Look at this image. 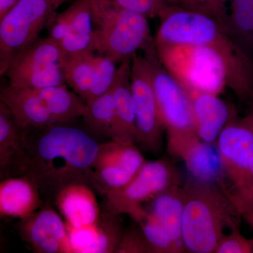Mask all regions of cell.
Here are the masks:
<instances>
[{
    "label": "cell",
    "instance_id": "obj_38",
    "mask_svg": "<svg viewBox=\"0 0 253 253\" xmlns=\"http://www.w3.org/2000/svg\"><path fill=\"white\" fill-rule=\"evenodd\" d=\"M250 172H251V180H252L253 187V156L251 159V165H250Z\"/></svg>",
    "mask_w": 253,
    "mask_h": 253
},
{
    "label": "cell",
    "instance_id": "obj_7",
    "mask_svg": "<svg viewBox=\"0 0 253 253\" xmlns=\"http://www.w3.org/2000/svg\"><path fill=\"white\" fill-rule=\"evenodd\" d=\"M69 0H19L0 21V76L20 52L41 38L43 30Z\"/></svg>",
    "mask_w": 253,
    "mask_h": 253
},
{
    "label": "cell",
    "instance_id": "obj_34",
    "mask_svg": "<svg viewBox=\"0 0 253 253\" xmlns=\"http://www.w3.org/2000/svg\"><path fill=\"white\" fill-rule=\"evenodd\" d=\"M124 9L144 15L148 18L158 17L168 4L166 0H113Z\"/></svg>",
    "mask_w": 253,
    "mask_h": 253
},
{
    "label": "cell",
    "instance_id": "obj_3",
    "mask_svg": "<svg viewBox=\"0 0 253 253\" xmlns=\"http://www.w3.org/2000/svg\"><path fill=\"white\" fill-rule=\"evenodd\" d=\"M182 240L186 252L214 253L225 227L241 217L220 186L189 179L182 186Z\"/></svg>",
    "mask_w": 253,
    "mask_h": 253
},
{
    "label": "cell",
    "instance_id": "obj_13",
    "mask_svg": "<svg viewBox=\"0 0 253 253\" xmlns=\"http://www.w3.org/2000/svg\"><path fill=\"white\" fill-rule=\"evenodd\" d=\"M18 229L23 241L36 253H74L66 224L48 203L29 217L21 219Z\"/></svg>",
    "mask_w": 253,
    "mask_h": 253
},
{
    "label": "cell",
    "instance_id": "obj_11",
    "mask_svg": "<svg viewBox=\"0 0 253 253\" xmlns=\"http://www.w3.org/2000/svg\"><path fill=\"white\" fill-rule=\"evenodd\" d=\"M131 87L135 110L136 143L151 154L163 148L166 132L153 83L152 72L144 54L131 59Z\"/></svg>",
    "mask_w": 253,
    "mask_h": 253
},
{
    "label": "cell",
    "instance_id": "obj_22",
    "mask_svg": "<svg viewBox=\"0 0 253 253\" xmlns=\"http://www.w3.org/2000/svg\"><path fill=\"white\" fill-rule=\"evenodd\" d=\"M224 28L234 42L253 59V0H231Z\"/></svg>",
    "mask_w": 253,
    "mask_h": 253
},
{
    "label": "cell",
    "instance_id": "obj_36",
    "mask_svg": "<svg viewBox=\"0 0 253 253\" xmlns=\"http://www.w3.org/2000/svg\"><path fill=\"white\" fill-rule=\"evenodd\" d=\"M19 0H0V21L11 11Z\"/></svg>",
    "mask_w": 253,
    "mask_h": 253
},
{
    "label": "cell",
    "instance_id": "obj_24",
    "mask_svg": "<svg viewBox=\"0 0 253 253\" xmlns=\"http://www.w3.org/2000/svg\"><path fill=\"white\" fill-rule=\"evenodd\" d=\"M95 55L92 53L65 58L61 65L66 84L85 103L94 83Z\"/></svg>",
    "mask_w": 253,
    "mask_h": 253
},
{
    "label": "cell",
    "instance_id": "obj_33",
    "mask_svg": "<svg viewBox=\"0 0 253 253\" xmlns=\"http://www.w3.org/2000/svg\"><path fill=\"white\" fill-rule=\"evenodd\" d=\"M66 224L73 252L85 253L97 237V224L85 227H74Z\"/></svg>",
    "mask_w": 253,
    "mask_h": 253
},
{
    "label": "cell",
    "instance_id": "obj_1",
    "mask_svg": "<svg viewBox=\"0 0 253 253\" xmlns=\"http://www.w3.org/2000/svg\"><path fill=\"white\" fill-rule=\"evenodd\" d=\"M99 144L70 124L26 129L24 149L16 176H27L46 199H56L67 186H91V168Z\"/></svg>",
    "mask_w": 253,
    "mask_h": 253
},
{
    "label": "cell",
    "instance_id": "obj_29",
    "mask_svg": "<svg viewBox=\"0 0 253 253\" xmlns=\"http://www.w3.org/2000/svg\"><path fill=\"white\" fill-rule=\"evenodd\" d=\"M59 42L65 58L96 52L94 32L91 33H68Z\"/></svg>",
    "mask_w": 253,
    "mask_h": 253
},
{
    "label": "cell",
    "instance_id": "obj_39",
    "mask_svg": "<svg viewBox=\"0 0 253 253\" xmlns=\"http://www.w3.org/2000/svg\"><path fill=\"white\" fill-rule=\"evenodd\" d=\"M179 1H180V0H166L168 4L170 5H176V6H179Z\"/></svg>",
    "mask_w": 253,
    "mask_h": 253
},
{
    "label": "cell",
    "instance_id": "obj_20",
    "mask_svg": "<svg viewBox=\"0 0 253 253\" xmlns=\"http://www.w3.org/2000/svg\"><path fill=\"white\" fill-rule=\"evenodd\" d=\"M181 160L195 180L220 186L226 191L224 166L216 144L201 140L187 150Z\"/></svg>",
    "mask_w": 253,
    "mask_h": 253
},
{
    "label": "cell",
    "instance_id": "obj_2",
    "mask_svg": "<svg viewBox=\"0 0 253 253\" xmlns=\"http://www.w3.org/2000/svg\"><path fill=\"white\" fill-rule=\"evenodd\" d=\"M156 45L208 46L225 68L226 86L244 104L253 103V59L234 42L224 25L204 13L168 5L158 15Z\"/></svg>",
    "mask_w": 253,
    "mask_h": 253
},
{
    "label": "cell",
    "instance_id": "obj_14",
    "mask_svg": "<svg viewBox=\"0 0 253 253\" xmlns=\"http://www.w3.org/2000/svg\"><path fill=\"white\" fill-rule=\"evenodd\" d=\"M0 101L11 110L16 121L25 129H43L58 126L49 104L37 89L3 86Z\"/></svg>",
    "mask_w": 253,
    "mask_h": 253
},
{
    "label": "cell",
    "instance_id": "obj_9",
    "mask_svg": "<svg viewBox=\"0 0 253 253\" xmlns=\"http://www.w3.org/2000/svg\"><path fill=\"white\" fill-rule=\"evenodd\" d=\"M180 185V176L166 159L144 163L126 186L106 195L105 210L116 214H127L138 221L146 209L143 204L173 186Z\"/></svg>",
    "mask_w": 253,
    "mask_h": 253
},
{
    "label": "cell",
    "instance_id": "obj_28",
    "mask_svg": "<svg viewBox=\"0 0 253 253\" xmlns=\"http://www.w3.org/2000/svg\"><path fill=\"white\" fill-rule=\"evenodd\" d=\"M116 61L104 55H95L94 83L86 103L111 90L117 73L118 67L116 66Z\"/></svg>",
    "mask_w": 253,
    "mask_h": 253
},
{
    "label": "cell",
    "instance_id": "obj_12",
    "mask_svg": "<svg viewBox=\"0 0 253 253\" xmlns=\"http://www.w3.org/2000/svg\"><path fill=\"white\" fill-rule=\"evenodd\" d=\"M145 163L135 144L111 140L99 144L91 168V186L103 195L121 189L134 177Z\"/></svg>",
    "mask_w": 253,
    "mask_h": 253
},
{
    "label": "cell",
    "instance_id": "obj_5",
    "mask_svg": "<svg viewBox=\"0 0 253 253\" xmlns=\"http://www.w3.org/2000/svg\"><path fill=\"white\" fill-rule=\"evenodd\" d=\"M94 25L95 49L116 63L131 60L154 41L148 18L113 0H88Z\"/></svg>",
    "mask_w": 253,
    "mask_h": 253
},
{
    "label": "cell",
    "instance_id": "obj_15",
    "mask_svg": "<svg viewBox=\"0 0 253 253\" xmlns=\"http://www.w3.org/2000/svg\"><path fill=\"white\" fill-rule=\"evenodd\" d=\"M192 99L200 140L216 144L221 131L237 116L236 109L212 93L187 91Z\"/></svg>",
    "mask_w": 253,
    "mask_h": 253
},
{
    "label": "cell",
    "instance_id": "obj_19",
    "mask_svg": "<svg viewBox=\"0 0 253 253\" xmlns=\"http://www.w3.org/2000/svg\"><path fill=\"white\" fill-rule=\"evenodd\" d=\"M26 131L18 124L11 110L0 101L1 177L16 176L24 149Z\"/></svg>",
    "mask_w": 253,
    "mask_h": 253
},
{
    "label": "cell",
    "instance_id": "obj_25",
    "mask_svg": "<svg viewBox=\"0 0 253 253\" xmlns=\"http://www.w3.org/2000/svg\"><path fill=\"white\" fill-rule=\"evenodd\" d=\"M82 118L91 131L111 140L116 125V111L111 89L86 103Z\"/></svg>",
    "mask_w": 253,
    "mask_h": 253
},
{
    "label": "cell",
    "instance_id": "obj_10",
    "mask_svg": "<svg viewBox=\"0 0 253 253\" xmlns=\"http://www.w3.org/2000/svg\"><path fill=\"white\" fill-rule=\"evenodd\" d=\"M226 177L232 191L227 196L233 204L253 201L250 165L253 156V130L243 118L231 120L216 142Z\"/></svg>",
    "mask_w": 253,
    "mask_h": 253
},
{
    "label": "cell",
    "instance_id": "obj_4",
    "mask_svg": "<svg viewBox=\"0 0 253 253\" xmlns=\"http://www.w3.org/2000/svg\"><path fill=\"white\" fill-rule=\"evenodd\" d=\"M143 51L152 72L155 92L167 136L168 151L181 159L187 150L200 140L192 99L161 63L154 41Z\"/></svg>",
    "mask_w": 253,
    "mask_h": 253
},
{
    "label": "cell",
    "instance_id": "obj_17",
    "mask_svg": "<svg viewBox=\"0 0 253 253\" xmlns=\"http://www.w3.org/2000/svg\"><path fill=\"white\" fill-rule=\"evenodd\" d=\"M42 204L38 184L28 176H10L0 183L1 217L26 219Z\"/></svg>",
    "mask_w": 253,
    "mask_h": 253
},
{
    "label": "cell",
    "instance_id": "obj_35",
    "mask_svg": "<svg viewBox=\"0 0 253 253\" xmlns=\"http://www.w3.org/2000/svg\"><path fill=\"white\" fill-rule=\"evenodd\" d=\"M234 207L240 216L244 218L253 231V201L236 204Z\"/></svg>",
    "mask_w": 253,
    "mask_h": 253
},
{
    "label": "cell",
    "instance_id": "obj_37",
    "mask_svg": "<svg viewBox=\"0 0 253 253\" xmlns=\"http://www.w3.org/2000/svg\"><path fill=\"white\" fill-rule=\"evenodd\" d=\"M244 122L246 123L253 130V103L249 106L247 113L244 118Z\"/></svg>",
    "mask_w": 253,
    "mask_h": 253
},
{
    "label": "cell",
    "instance_id": "obj_16",
    "mask_svg": "<svg viewBox=\"0 0 253 253\" xmlns=\"http://www.w3.org/2000/svg\"><path fill=\"white\" fill-rule=\"evenodd\" d=\"M116 125L111 140L136 143L135 110L131 87V60L121 63L112 88Z\"/></svg>",
    "mask_w": 253,
    "mask_h": 253
},
{
    "label": "cell",
    "instance_id": "obj_8",
    "mask_svg": "<svg viewBox=\"0 0 253 253\" xmlns=\"http://www.w3.org/2000/svg\"><path fill=\"white\" fill-rule=\"evenodd\" d=\"M59 42L49 37L40 38L12 60L3 77L8 86L17 89H42L66 84Z\"/></svg>",
    "mask_w": 253,
    "mask_h": 253
},
{
    "label": "cell",
    "instance_id": "obj_27",
    "mask_svg": "<svg viewBox=\"0 0 253 253\" xmlns=\"http://www.w3.org/2000/svg\"><path fill=\"white\" fill-rule=\"evenodd\" d=\"M136 222L154 253H179L167 230L147 210Z\"/></svg>",
    "mask_w": 253,
    "mask_h": 253
},
{
    "label": "cell",
    "instance_id": "obj_6",
    "mask_svg": "<svg viewBox=\"0 0 253 253\" xmlns=\"http://www.w3.org/2000/svg\"><path fill=\"white\" fill-rule=\"evenodd\" d=\"M155 46L163 66L186 91L219 95L226 86L224 63L211 48L156 44Z\"/></svg>",
    "mask_w": 253,
    "mask_h": 253
},
{
    "label": "cell",
    "instance_id": "obj_32",
    "mask_svg": "<svg viewBox=\"0 0 253 253\" xmlns=\"http://www.w3.org/2000/svg\"><path fill=\"white\" fill-rule=\"evenodd\" d=\"M116 253H154L141 229L131 227L125 231Z\"/></svg>",
    "mask_w": 253,
    "mask_h": 253
},
{
    "label": "cell",
    "instance_id": "obj_21",
    "mask_svg": "<svg viewBox=\"0 0 253 253\" xmlns=\"http://www.w3.org/2000/svg\"><path fill=\"white\" fill-rule=\"evenodd\" d=\"M149 210L172 238L179 253L186 252L182 240L184 192L182 186H173L151 200Z\"/></svg>",
    "mask_w": 253,
    "mask_h": 253
},
{
    "label": "cell",
    "instance_id": "obj_18",
    "mask_svg": "<svg viewBox=\"0 0 253 253\" xmlns=\"http://www.w3.org/2000/svg\"><path fill=\"white\" fill-rule=\"evenodd\" d=\"M66 224L74 227L95 226L99 220L97 200L92 190L85 184H73L63 188L55 199Z\"/></svg>",
    "mask_w": 253,
    "mask_h": 253
},
{
    "label": "cell",
    "instance_id": "obj_26",
    "mask_svg": "<svg viewBox=\"0 0 253 253\" xmlns=\"http://www.w3.org/2000/svg\"><path fill=\"white\" fill-rule=\"evenodd\" d=\"M121 215L106 210L101 213L97 223V237L85 253H116L125 232Z\"/></svg>",
    "mask_w": 253,
    "mask_h": 253
},
{
    "label": "cell",
    "instance_id": "obj_31",
    "mask_svg": "<svg viewBox=\"0 0 253 253\" xmlns=\"http://www.w3.org/2000/svg\"><path fill=\"white\" fill-rule=\"evenodd\" d=\"M179 6L212 16L224 26L227 18L226 6L221 4L219 0H180Z\"/></svg>",
    "mask_w": 253,
    "mask_h": 253
},
{
    "label": "cell",
    "instance_id": "obj_30",
    "mask_svg": "<svg viewBox=\"0 0 253 253\" xmlns=\"http://www.w3.org/2000/svg\"><path fill=\"white\" fill-rule=\"evenodd\" d=\"M229 235H224L219 241L214 253H253V239H249L241 234L240 224L231 228Z\"/></svg>",
    "mask_w": 253,
    "mask_h": 253
},
{
    "label": "cell",
    "instance_id": "obj_23",
    "mask_svg": "<svg viewBox=\"0 0 253 253\" xmlns=\"http://www.w3.org/2000/svg\"><path fill=\"white\" fill-rule=\"evenodd\" d=\"M49 104L50 111L58 125L71 124L82 118L86 103L66 84L37 89Z\"/></svg>",
    "mask_w": 253,
    "mask_h": 253
}]
</instances>
